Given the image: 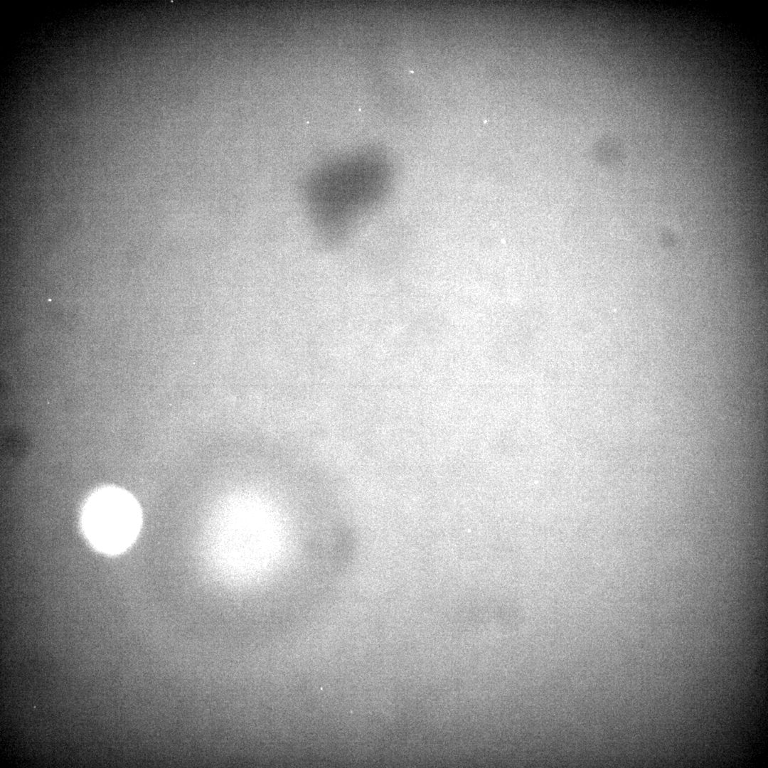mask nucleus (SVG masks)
<instances>
[{"mask_svg": "<svg viewBox=\"0 0 768 768\" xmlns=\"http://www.w3.org/2000/svg\"><path fill=\"white\" fill-rule=\"evenodd\" d=\"M83 525L87 536L97 548L107 553H120L134 543L139 533L141 510L128 493L104 490L87 503Z\"/></svg>", "mask_w": 768, "mask_h": 768, "instance_id": "nucleus-1", "label": "nucleus"}]
</instances>
